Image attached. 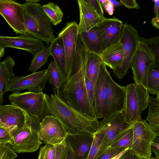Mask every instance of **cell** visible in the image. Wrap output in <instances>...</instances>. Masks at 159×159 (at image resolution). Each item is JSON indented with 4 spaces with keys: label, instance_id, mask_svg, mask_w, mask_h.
Listing matches in <instances>:
<instances>
[{
    "label": "cell",
    "instance_id": "cell-7",
    "mask_svg": "<svg viewBox=\"0 0 159 159\" xmlns=\"http://www.w3.org/2000/svg\"><path fill=\"white\" fill-rule=\"evenodd\" d=\"M133 139L130 149L140 158L152 157V144L157 136L145 120L136 121L132 125Z\"/></svg>",
    "mask_w": 159,
    "mask_h": 159
},
{
    "label": "cell",
    "instance_id": "cell-16",
    "mask_svg": "<svg viewBox=\"0 0 159 159\" xmlns=\"http://www.w3.org/2000/svg\"><path fill=\"white\" fill-rule=\"evenodd\" d=\"M27 115L12 104L0 105V126L7 130L13 137L25 125Z\"/></svg>",
    "mask_w": 159,
    "mask_h": 159
},
{
    "label": "cell",
    "instance_id": "cell-20",
    "mask_svg": "<svg viewBox=\"0 0 159 159\" xmlns=\"http://www.w3.org/2000/svg\"><path fill=\"white\" fill-rule=\"evenodd\" d=\"M77 2L80 10L78 34L82 32H87L97 26L106 18L98 15L85 0H78Z\"/></svg>",
    "mask_w": 159,
    "mask_h": 159
},
{
    "label": "cell",
    "instance_id": "cell-28",
    "mask_svg": "<svg viewBox=\"0 0 159 159\" xmlns=\"http://www.w3.org/2000/svg\"><path fill=\"white\" fill-rule=\"evenodd\" d=\"M50 55L49 47L48 45L43 46L36 52L32 59L28 70L32 73L43 66L48 61Z\"/></svg>",
    "mask_w": 159,
    "mask_h": 159
},
{
    "label": "cell",
    "instance_id": "cell-22",
    "mask_svg": "<svg viewBox=\"0 0 159 159\" xmlns=\"http://www.w3.org/2000/svg\"><path fill=\"white\" fill-rule=\"evenodd\" d=\"M79 36L87 50L99 56L106 48L97 26L87 32L79 34Z\"/></svg>",
    "mask_w": 159,
    "mask_h": 159
},
{
    "label": "cell",
    "instance_id": "cell-21",
    "mask_svg": "<svg viewBox=\"0 0 159 159\" xmlns=\"http://www.w3.org/2000/svg\"><path fill=\"white\" fill-rule=\"evenodd\" d=\"M106 66L104 63L101 64L94 87V111L97 120L102 118V112L106 89L107 76L108 71Z\"/></svg>",
    "mask_w": 159,
    "mask_h": 159
},
{
    "label": "cell",
    "instance_id": "cell-31",
    "mask_svg": "<svg viewBox=\"0 0 159 159\" xmlns=\"http://www.w3.org/2000/svg\"><path fill=\"white\" fill-rule=\"evenodd\" d=\"M42 6L45 14L53 25H57L62 21L63 13L57 5L53 2H49Z\"/></svg>",
    "mask_w": 159,
    "mask_h": 159
},
{
    "label": "cell",
    "instance_id": "cell-8",
    "mask_svg": "<svg viewBox=\"0 0 159 159\" xmlns=\"http://www.w3.org/2000/svg\"><path fill=\"white\" fill-rule=\"evenodd\" d=\"M44 94L43 92L13 93L9 95V100L11 104L20 108L28 116L36 117L41 121L44 117Z\"/></svg>",
    "mask_w": 159,
    "mask_h": 159
},
{
    "label": "cell",
    "instance_id": "cell-52",
    "mask_svg": "<svg viewBox=\"0 0 159 159\" xmlns=\"http://www.w3.org/2000/svg\"><path fill=\"white\" fill-rule=\"evenodd\" d=\"M140 159H158L157 158V157H156L155 156L154 157H151L149 158H140Z\"/></svg>",
    "mask_w": 159,
    "mask_h": 159
},
{
    "label": "cell",
    "instance_id": "cell-49",
    "mask_svg": "<svg viewBox=\"0 0 159 159\" xmlns=\"http://www.w3.org/2000/svg\"><path fill=\"white\" fill-rule=\"evenodd\" d=\"M129 148H126V149L124 150L123 151L120 152L119 153L116 155V156H114L112 158L110 159H119V158L120 157L122 156V155Z\"/></svg>",
    "mask_w": 159,
    "mask_h": 159
},
{
    "label": "cell",
    "instance_id": "cell-47",
    "mask_svg": "<svg viewBox=\"0 0 159 159\" xmlns=\"http://www.w3.org/2000/svg\"><path fill=\"white\" fill-rule=\"evenodd\" d=\"M154 12L156 16H157L159 13V0H154Z\"/></svg>",
    "mask_w": 159,
    "mask_h": 159
},
{
    "label": "cell",
    "instance_id": "cell-50",
    "mask_svg": "<svg viewBox=\"0 0 159 159\" xmlns=\"http://www.w3.org/2000/svg\"><path fill=\"white\" fill-rule=\"evenodd\" d=\"M5 49L4 48H0V58L3 56L5 53Z\"/></svg>",
    "mask_w": 159,
    "mask_h": 159
},
{
    "label": "cell",
    "instance_id": "cell-33",
    "mask_svg": "<svg viewBox=\"0 0 159 159\" xmlns=\"http://www.w3.org/2000/svg\"><path fill=\"white\" fill-rule=\"evenodd\" d=\"M140 40L144 43L153 54L154 65L159 69V35L150 38H140Z\"/></svg>",
    "mask_w": 159,
    "mask_h": 159
},
{
    "label": "cell",
    "instance_id": "cell-38",
    "mask_svg": "<svg viewBox=\"0 0 159 159\" xmlns=\"http://www.w3.org/2000/svg\"><path fill=\"white\" fill-rule=\"evenodd\" d=\"M55 159H67L65 140L60 143L56 145Z\"/></svg>",
    "mask_w": 159,
    "mask_h": 159
},
{
    "label": "cell",
    "instance_id": "cell-2",
    "mask_svg": "<svg viewBox=\"0 0 159 159\" xmlns=\"http://www.w3.org/2000/svg\"><path fill=\"white\" fill-rule=\"evenodd\" d=\"M53 92L54 94H44V117L51 116L57 118L67 134L85 133L94 135L98 129V120L74 109L56 92Z\"/></svg>",
    "mask_w": 159,
    "mask_h": 159
},
{
    "label": "cell",
    "instance_id": "cell-14",
    "mask_svg": "<svg viewBox=\"0 0 159 159\" xmlns=\"http://www.w3.org/2000/svg\"><path fill=\"white\" fill-rule=\"evenodd\" d=\"M78 25L75 21L67 22L58 35L62 39L64 44L66 57L65 79L70 74L76 57Z\"/></svg>",
    "mask_w": 159,
    "mask_h": 159
},
{
    "label": "cell",
    "instance_id": "cell-54",
    "mask_svg": "<svg viewBox=\"0 0 159 159\" xmlns=\"http://www.w3.org/2000/svg\"><path fill=\"white\" fill-rule=\"evenodd\" d=\"M157 139H157V140L156 139L155 140L159 143V138H158Z\"/></svg>",
    "mask_w": 159,
    "mask_h": 159
},
{
    "label": "cell",
    "instance_id": "cell-41",
    "mask_svg": "<svg viewBox=\"0 0 159 159\" xmlns=\"http://www.w3.org/2000/svg\"><path fill=\"white\" fill-rule=\"evenodd\" d=\"M13 138V136L9 132L0 126V144L9 143Z\"/></svg>",
    "mask_w": 159,
    "mask_h": 159
},
{
    "label": "cell",
    "instance_id": "cell-15",
    "mask_svg": "<svg viewBox=\"0 0 159 159\" xmlns=\"http://www.w3.org/2000/svg\"><path fill=\"white\" fill-rule=\"evenodd\" d=\"M94 135L85 133L67 134L65 139L67 159H86Z\"/></svg>",
    "mask_w": 159,
    "mask_h": 159
},
{
    "label": "cell",
    "instance_id": "cell-51",
    "mask_svg": "<svg viewBox=\"0 0 159 159\" xmlns=\"http://www.w3.org/2000/svg\"><path fill=\"white\" fill-rule=\"evenodd\" d=\"M107 0H99L101 4L103 5L107 2Z\"/></svg>",
    "mask_w": 159,
    "mask_h": 159
},
{
    "label": "cell",
    "instance_id": "cell-26",
    "mask_svg": "<svg viewBox=\"0 0 159 159\" xmlns=\"http://www.w3.org/2000/svg\"><path fill=\"white\" fill-rule=\"evenodd\" d=\"M103 62L100 56L88 51L86 75L94 87L101 64Z\"/></svg>",
    "mask_w": 159,
    "mask_h": 159
},
{
    "label": "cell",
    "instance_id": "cell-32",
    "mask_svg": "<svg viewBox=\"0 0 159 159\" xmlns=\"http://www.w3.org/2000/svg\"><path fill=\"white\" fill-rule=\"evenodd\" d=\"M147 90L151 94L159 93V69L154 64L150 68L148 72Z\"/></svg>",
    "mask_w": 159,
    "mask_h": 159
},
{
    "label": "cell",
    "instance_id": "cell-4",
    "mask_svg": "<svg viewBox=\"0 0 159 159\" xmlns=\"http://www.w3.org/2000/svg\"><path fill=\"white\" fill-rule=\"evenodd\" d=\"M40 122L38 118L27 115L25 125L9 143L16 153L32 152L38 149L42 143Z\"/></svg>",
    "mask_w": 159,
    "mask_h": 159
},
{
    "label": "cell",
    "instance_id": "cell-10",
    "mask_svg": "<svg viewBox=\"0 0 159 159\" xmlns=\"http://www.w3.org/2000/svg\"><path fill=\"white\" fill-rule=\"evenodd\" d=\"M140 38L138 31L133 26L126 23H124L123 31L120 41L123 50V60L121 66L113 71L114 75L118 79L123 78L131 67V61Z\"/></svg>",
    "mask_w": 159,
    "mask_h": 159
},
{
    "label": "cell",
    "instance_id": "cell-46",
    "mask_svg": "<svg viewBox=\"0 0 159 159\" xmlns=\"http://www.w3.org/2000/svg\"><path fill=\"white\" fill-rule=\"evenodd\" d=\"M151 24L159 31V13L157 16H155L152 19Z\"/></svg>",
    "mask_w": 159,
    "mask_h": 159
},
{
    "label": "cell",
    "instance_id": "cell-40",
    "mask_svg": "<svg viewBox=\"0 0 159 159\" xmlns=\"http://www.w3.org/2000/svg\"><path fill=\"white\" fill-rule=\"evenodd\" d=\"M91 8L99 16L103 17L104 12L99 0H85Z\"/></svg>",
    "mask_w": 159,
    "mask_h": 159
},
{
    "label": "cell",
    "instance_id": "cell-5",
    "mask_svg": "<svg viewBox=\"0 0 159 159\" xmlns=\"http://www.w3.org/2000/svg\"><path fill=\"white\" fill-rule=\"evenodd\" d=\"M124 111L127 119L132 123L142 120V113L148 105V91L139 84L131 83L126 87Z\"/></svg>",
    "mask_w": 159,
    "mask_h": 159
},
{
    "label": "cell",
    "instance_id": "cell-36",
    "mask_svg": "<svg viewBox=\"0 0 159 159\" xmlns=\"http://www.w3.org/2000/svg\"><path fill=\"white\" fill-rule=\"evenodd\" d=\"M17 157L9 143L0 144V159H15Z\"/></svg>",
    "mask_w": 159,
    "mask_h": 159
},
{
    "label": "cell",
    "instance_id": "cell-43",
    "mask_svg": "<svg viewBox=\"0 0 159 159\" xmlns=\"http://www.w3.org/2000/svg\"><path fill=\"white\" fill-rule=\"evenodd\" d=\"M119 159H140V158L135 155L130 149L129 148L124 153Z\"/></svg>",
    "mask_w": 159,
    "mask_h": 159
},
{
    "label": "cell",
    "instance_id": "cell-37",
    "mask_svg": "<svg viewBox=\"0 0 159 159\" xmlns=\"http://www.w3.org/2000/svg\"><path fill=\"white\" fill-rule=\"evenodd\" d=\"M126 148L110 147L97 159H110Z\"/></svg>",
    "mask_w": 159,
    "mask_h": 159
},
{
    "label": "cell",
    "instance_id": "cell-18",
    "mask_svg": "<svg viewBox=\"0 0 159 159\" xmlns=\"http://www.w3.org/2000/svg\"><path fill=\"white\" fill-rule=\"evenodd\" d=\"M43 46L42 41L26 34L16 37L0 36V48L20 49L30 53L33 56Z\"/></svg>",
    "mask_w": 159,
    "mask_h": 159
},
{
    "label": "cell",
    "instance_id": "cell-6",
    "mask_svg": "<svg viewBox=\"0 0 159 159\" xmlns=\"http://www.w3.org/2000/svg\"><path fill=\"white\" fill-rule=\"evenodd\" d=\"M133 125L127 119L124 110L104 118L101 121H98V127L96 133H100L102 135L101 147L102 153L110 146L116 136Z\"/></svg>",
    "mask_w": 159,
    "mask_h": 159
},
{
    "label": "cell",
    "instance_id": "cell-23",
    "mask_svg": "<svg viewBox=\"0 0 159 159\" xmlns=\"http://www.w3.org/2000/svg\"><path fill=\"white\" fill-rule=\"evenodd\" d=\"M102 61L112 70L121 66L124 58V52L120 41L106 48L100 55Z\"/></svg>",
    "mask_w": 159,
    "mask_h": 159
},
{
    "label": "cell",
    "instance_id": "cell-53",
    "mask_svg": "<svg viewBox=\"0 0 159 159\" xmlns=\"http://www.w3.org/2000/svg\"><path fill=\"white\" fill-rule=\"evenodd\" d=\"M157 97L156 98L159 101V93L158 94H157Z\"/></svg>",
    "mask_w": 159,
    "mask_h": 159
},
{
    "label": "cell",
    "instance_id": "cell-13",
    "mask_svg": "<svg viewBox=\"0 0 159 159\" xmlns=\"http://www.w3.org/2000/svg\"><path fill=\"white\" fill-rule=\"evenodd\" d=\"M0 13L16 34H27L23 4L12 0H0Z\"/></svg>",
    "mask_w": 159,
    "mask_h": 159
},
{
    "label": "cell",
    "instance_id": "cell-24",
    "mask_svg": "<svg viewBox=\"0 0 159 159\" xmlns=\"http://www.w3.org/2000/svg\"><path fill=\"white\" fill-rule=\"evenodd\" d=\"M50 55L54 61L61 73L63 80L66 77V57L62 39L57 36L49 44Z\"/></svg>",
    "mask_w": 159,
    "mask_h": 159
},
{
    "label": "cell",
    "instance_id": "cell-45",
    "mask_svg": "<svg viewBox=\"0 0 159 159\" xmlns=\"http://www.w3.org/2000/svg\"><path fill=\"white\" fill-rule=\"evenodd\" d=\"M151 150L155 154V157L159 159V143L155 140L152 144Z\"/></svg>",
    "mask_w": 159,
    "mask_h": 159
},
{
    "label": "cell",
    "instance_id": "cell-39",
    "mask_svg": "<svg viewBox=\"0 0 159 159\" xmlns=\"http://www.w3.org/2000/svg\"><path fill=\"white\" fill-rule=\"evenodd\" d=\"M85 83L89 101L94 111V86L86 75Z\"/></svg>",
    "mask_w": 159,
    "mask_h": 159
},
{
    "label": "cell",
    "instance_id": "cell-11",
    "mask_svg": "<svg viewBox=\"0 0 159 159\" xmlns=\"http://www.w3.org/2000/svg\"><path fill=\"white\" fill-rule=\"evenodd\" d=\"M48 80L47 69L27 75L15 76L5 85L2 94L3 95L7 92H20L24 90L35 93L43 92Z\"/></svg>",
    "mask_w": 159,
    "mask_h": 159
},
{
    "label": "cell",
    "instance_id": "cell-30",
    "mask_svg": "<svg viewBox=\"0 0 159 159\" xmlns=\"http://www.w3.org/2000/svg\"><path fill=\"white\" fill-rule=\"evenodd\" d=\"M133 139V131L132 126L116 136L112 141L110 147L130 149Z\"/></svg>",
    "mask_w": 159,
    "mask_h": 159
},
{
    "label": "cell",
    "instance_id": "cell-48",
    "mask_svg": "<svg viewBox=\"0 0 159 159\" xmlns=\"http://www.w3.org/2000/svg\"><path fill=\"white\" fill-rule=\"evenodd\" d=\"M109 1L113 4L114 6L117 7L123 5L120 2H119L116 0H109Z\"/></svg>",
    "mask_w": 159,
    "mask_h": 159
},
{
    "label": "cell",
    "instance_id": "cell-44",
    "mask_svg": "<svg viewBox=\"0 0 159 159\" xmlns=\"http://www.w3.org/2000/svg\"><path fill=\"white\" fill-rule=\"evenodd\" d=\"M104 9L110 15L113 14L114 11V6L109 0H107L106 3L103 5Z\"/></svg>",
    "mask_w": 159,
    "mask_h": 159
},
{
    "label": "cell",
    "instance_id": "cell-42",
    "mask_svg": "<svg viewBox=\"0 0 159 159\" xmlns=\"http://www.w3.org/2000/svg\"><path fill=\"white\" fill-rule=\"evenodd\" d=\"M123 5L129 9H140V7L135 0H120Z\"/></svg>",
    "mask_w": 159,
    "mask_h": 159
},
{
    "label": "cell",
    "instance_id": "cell-1",
    "mask_svg": "<svg viewBox=\"0 0 159 159\" xmlns=\"http://www.w3.org/2000/svg\"><path fill=\"white\" fill-rule=\"evenodd\" d=\"M88 53V51L78 35L75 60L69 76L62 83L59 95L74 109L96 119L89 101L85 83Z\"/></svg>",
    "mask_w": 159,
    "mask_h": 159
},
{
    "label": "cell",
    "instance_id": "cell-9",
    "mask_svg": "<svg viewBox=\"0 0 159 159\" xmlns=\"http://www.w3.org/2000/svg\"><path fill=\"white\" fill-rule=\"evenodd\" d=\"M154 64L153 54L143 42L140 40L133 57L131 67L135 83L140 84L147 90L148 72Z\"/></svg>",
    "mask_w": 159,
    "mask_h": 159
},
{
    "label": "cell",
    "instance_id": "cell-19",
    "mask_svg": "<svg viewBox=\"0 0 159 159\" xmlns=\"http://www.w3.org/2000/svg\"><path fill=\"white\" fill-rule=\"evenodd\" d=\"M97 26L106 48L120 42L124 27V23L120 20L106 18Z\"/></svg>",
    "mask_w": 159,
    "mask_h": 159
},
{
    "label": "cell",
    "instance_id": "cell-12",
    "mask_svg": "<svg viewBox=\"0 0 159 159\" xmlns=\"http://www.w3.org/2000/svg\"><path fill=\"white\" fill-rule=\"evenodd\" d=\"M107 80L102 112L103 118L124 110L125 107L126 87L120 86L115 82L108 71Z\"/></svg>",
    "mask_w": 159,
    "mask_h": 159
},
{
    "label": "cell",
    "instance_id": "cell-27",
    "mask_svg": "<svg viewBox=\"0 0 159 159\" xmlns=\"http://www.w3.org/2000/svg\"><path fill=\"white\" fill-rule=\"evenodd\" d=\"M148 112L146 121L159 136V101L156 98L151 97L148 102Z\"/></svg>",
    "mask_w": 159,
    "mask_h": 159
},
{
    "label": "cell",
    "instance_id": "cell-29",
    "mask_svg": "<svg viewBox=\"0 0 159 159\" xmlns=\"http://www.w3.org/2000/svg\"><path fill=\"white\" fill-rule=\"evenodd\" d=\"M48 80L53 86V91L59 94V91L63 79L54 60H51L47 69Z\"/></svg>",
    "mask_w": 159,
    "mask_h": 159
},
{
    "label": "cell",
    "instance_id": "cell-3",
    "mask_svg": "<svg viewBox=\"0 0 159 159\" xmlns=\"http://www.w3.org/2000/svg\"><path fill=\"white\" fill-rule=\"evenodd\" d=\"M38 0H27L23 4L25 10L27 34L49 45L55 38L52 23Z\"/></svg>",
    "mask_w": 159,
    "mask_h": 159
},
{
    "label": "cell",
    "instance_id": "cell-34",
    "mask_svg": "<svg viewBox=\"0 0 159 159\" xmlns=\"http://www.w3.org/2000/svg\"><path fill=\"white\" fill-rule=\"evenodd\" d=\"M102 139V134L99 133L95 134L92 145L86 159H97L99 157Z\"/></svg>",
    "mask_w": 159,
    "mask_h": 159
},
{
    "label": "cell",
    "instance_id": "cell-35",
    "mask_svg": "<svg viewBox=\"0 0 159 159\" xmlns=\"http://www.w3.org/2000/svg\"><path fill=\"white\" fill-rule=\"evenodd\" d=\"M56 145L46 144L40 148L38 159H55Z\"/></svg>",
    "mask_w": 159,
    "mask_h": 159
},
{
    "label": "cell",
    "instance_id": "cell-17",
    "mask_svg": "<svg viewBox=\"0 0 159 159\" xmlns=\"http://www.w3.org/2000/svg\"><path fill=\"white\" fill-rule=\"evenodd\" d=\"M66 134L62 124L55 117L46 116L41 121L40 138L42 143L59 144L64 141Z\"/></svg>",
    "mask_w": 159,
    "mask_h": 159
},
{
    "label": "cell",
    "instance_id": "cell-25",
    "mask_svg": "<svg viewBox=\"0 0 159 159\" xmlns=\"http://www.w3.org/2000/svg\"><path fill=\"white\" fill-rule=\"evenodd\" d=\"M15 64L13 58L10 56L0 63V104L3 103V91L5 85L15 77L13 68Z\"/></svg>",
    "mask_w": 159,
    "mask_h": 159
}]
</instances>
